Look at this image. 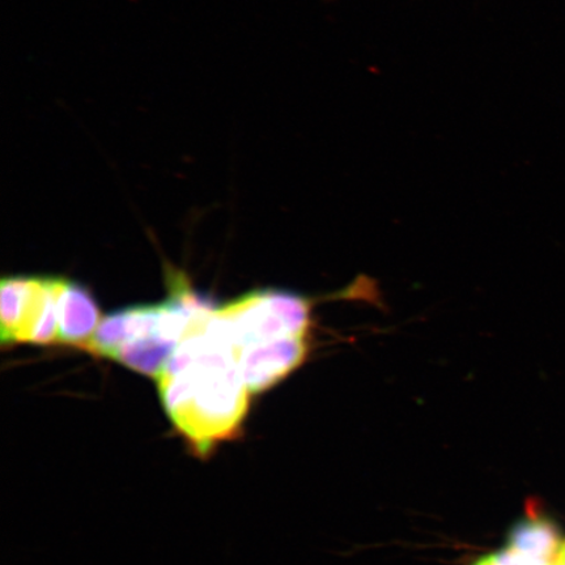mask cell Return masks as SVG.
I'll use <instances>...</instances> for the list:
<instances>
[{"mask_svg":"<svg viewBox=\"0 0 565 565\" xmlns=\"http://www.w3.org/2000/svg\"><path fill=\"white\" fill-rule=\"evenodd\" d=\"M218 327L235 355L287 339L306 338L310 302L299 295L258 291L215 309Z\"/></svg>","mask_w":565,"mask_h":565,"instance_id":"3","label":"cell"},{"mask_svg":"<svg viewBox=\"0 0 565 565\" xmlns=\"http://www.w3.org/2000/svg\"><path fill=\"white\" fill-rule=\"evenodd\" d=\"M556 565H565V542L561 551L559 559H557L556 562Z\"/></svg>","mask_w":565,"mask_h":565,"instance_id":"10","label":"cell"},{"mask_svg":"<svg viewBox=\"0 0 565 565\" xmlns=\"http://www.w3.org/2000/svg\"><path fill=\"white\" fill-rule=\"evenodd\" d=\"M306 353V338H294L239 352L236 359L247 388L250 393H259L298 369Z\"/></svg>","mask_w":565,"mask_h":565,"instance_id":"5","label":"cell"},{"mask_svg":"<svg viewBox=\"0 0 565 565\" xmlns=\"http://www.w3.org/2000/svg\"><path fill=\"white\" fill-rule=\"evenodd\" d=\"M56 312H58L56 343L86 349L102 322L100 312L87 289L77 282L60 279Z\"/></svg>","mask_w":565,"mask_h":565,"instance_id":"6","label":"cell"},{"mask_svg":"<svg viewBox=\"0 0 565 565\" xmlns=\"http://www.w3.org/2000/svg\"><path fill=\"white\" fill-rule=\"evenodd\" d=\"M214 312L195 318L157 379L169 418L200 454L237 433L252 394Z\"/></svg>","mask_w":565,"mask_h":565,"instance_id":"1","label":"cell"},{"mask_svg":"<svg viewBox=\"0 0 565 565\" xmlns=\"http://www.w3.org/2000/svg\"><path fill=\"white\" fill-rule=\"evenodd\" d=\"M475 565H494L492 555L483 557V559L478 561Z\"/></svg>","mask_w":565,"mask_h":565,"instance_id":"9","label":"cell"},{"mask_svg":"<svg viewBox=\"0 0 565 565\" xmlns=\"http://www.w3.org/2000/svg\"><path fill=\"white\" fill-rule=\"evenodd\" d=\"M559 529L541 515H530L515 524L508 535V547L556 563L563 548Z\"/></svg>","mask_w":565,"mask_h":565,"instance_id":"7","label":"cell"},{"mask_svg":"<svg viewBox=\"0 0 565 565\" xmlns=\"http://www.w3.org/2000/svg\"><path fill=\"white\" fill-rule=\"evenodd\" d=\"M60 279L10 277L0 281L2 343L51 344L58 341Z\"/></svg>","mask_w":565,"mask_h":565,"instance_id":"4","label":"cell"},{"mask_svg":"<svg viewBox=\"0 0 565 565\" xmlns=\"http://www.w3.org/2000/svg\"><path fill=\"white\" fill-rule=\"evenodd\" d=\"M494 565H556L554 562L542 559V557L521 553L519 550L507 547L493 554Z\"/></svg>","mask_w":565,"mask_h":565,"instance_id":"8","label":"cell"},{"mask_svg":"<svg viewBox=\"0 0 565 565\" xmlns=\"http://www.w3.org/2000/svg\"><path fill=\"white\" fill-rule=\"evenodd\" d=\"M211 308L186 282L177 280L171 299L103 318L86 350L158 379L198 316Z\"/></svg>","mask_w":565,"mask_h":565,"instance_id":"2","label":"cell"}]
</instances>
